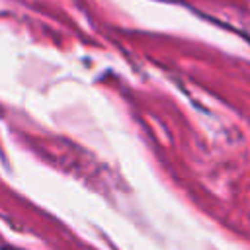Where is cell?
<instances>
[{
	"mask_svg": "<svg viewBox=\"0 0 250 250\" xmlns=\"http://www.w3.org/2000/svg\"><path fill=\"white\" fill-rule=\"evenodd\" d=\"M4 250H20V248H8V246H6V248H4Z\"/></svg>",
	"mask_w": 250,
	"mask_h": 250,
	"instance_id": "cell-1",
	"label": "cell"
}]
</instances>
